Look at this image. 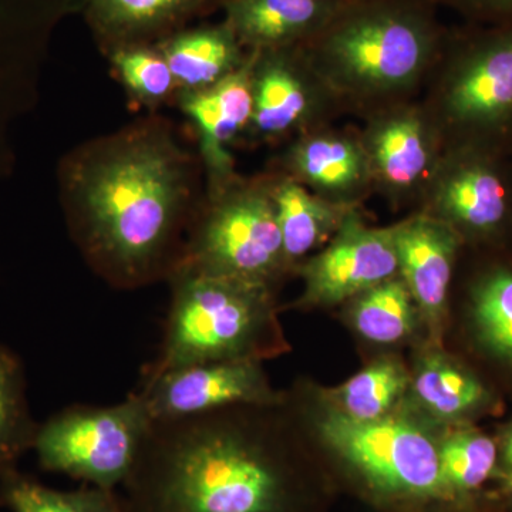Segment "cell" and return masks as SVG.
Returning a JSON list of instances; mask_svg holds the SVG:
<instances>
[{
    "label": "cell",
    "instance_id": "1",
    "mask_svg": "<svg viewBox=\"0 0 512 512\" xmlns=\"http://www.w3.org/2000/svg\"><path fill=\"white\" fill-rule=\"evenodd\" d=\"M56 178L67 232L94 274L119 291L168 281L205 195L200 157L173 121L147 113L90 138Z\"/></svg>",
    "mask_w": 512,
    "mask_h": 512
},
{
    "label": "cell",
    "instance_id": "2",
    "mask_svg": "<svg viewBox=\"0 0 512 512\" xmlns=\"http://www.w3.org/2000/svg\"><path fill=\"white\" fill-rule=\"evenodd\" d=\"M262 407L154 421L123 484V512H284L279 431Z\"/></svg>",
    "mask_w": 512,
    "mask_h": 512
},
{
    "label": "cell",
    "instance_id": "3",
    "mask_svg": "<svg viewBox=\"0 0 512 512\" xmlns=\"http://www.w3.org/2000/svg\"><path fill=\"white\" fill-rule=\"evenodd\" d=\"M434 0H350L305 47L342 109L409 101L439 62L448 32Z\"/></svg>",
    "mask_w": 512,
    "mask_h": 512
},
{
    "label": "cell",
    "instance_id": "4",
    "mask_svg": "<svg viewBox=\"0 0 512 512\" xmlns=\"http://www.w3.org/2000/svg\"><path fill=\"white\" fill-rule=\"evenodd\" d=\"M163 343L143 380L194 363L255 360L284 352L274 288L175 271Z\"/></svg>",
    "mask_w": 512,
    "mask_h": 512
},
{
    "label": "cell",
    "instance_id": "5",
    "mask_svg": "<svg viewBox=\"0 0 512 512\" xmlns=\"http://www.w3.org/2000/svg\"><path fill=\"white\" fill-rule=\"evenodd\" d=\"M424 106L446 146L512 156V22L448 32Z\"/></svg>",
    "mask_w": 512,
    "mask_h": 512
},
{
    "label": "cell",
    "instance_id": "6",
    "mask_svg": "<svg viewBox=\"0 0 512 512\" xmlns=\"http://www.w3.org/2000/svg\"><path fill=\"white\" fill-rule=\"evenodd\" d=\"M175 271L271 288L292 271L272 197L271 171L252 177L238 174L224 187L205 191Z\"/></svg>",
    "mask_w": 512,
    "mask_h": 512
},
{
    "label": "cell",
    "instance_id": "7",
    "mask_svg": "<svg viewBox=\"0 0 512 512\" xmlns=\"http://www.w3.org/2000/svg\"><path fill=\"white\" fill-rule=\"evenodd\" d=\"M153 423L138 393L113 406L74 404L39 424L33 451L42 470L116 491L136 466Z\"/></svg>",
    "mask_w": 512,
    "mask_h": 512
},
{
    "label": "cell",
    "instance_id": "8",
    "mask_svg": "<svg viewBox=\"0 0 512 512\" xmlns=\"http://www.w3.org/2000/svg\"><path fill=\"white\" fill-rule=\"evenodd\" d=\"M420 202V211L446 222L463 241H495L512 225V156L448 144Z\"/></svg>",
    "mask_w": 512,
    "mask_h": 512
},
{
    "label": "cell",
    "instance_id": "9",
    "mask_svg": "<svg viewBox=\"0 0 512 512\" xmlns=\"http://www.w3.org/2000/svg\"><path fill=\"white\" fill-rule=\"evenodd\" d=\"M322 439L375 487L393 494L434 495L441 483L439 444L392 414L357 421L330 409L319 420Z\"/></svg>",
    "mask_w": 512,
    "mask_h": 512
},
{
    "label": "cell",
    "instance_id": "10",
    "mask_svg": "<svg viewBox=\"0 0 512 512\" xmlns=\"http://www.w3.org/2000/svg\"><path fill=\"white\" fill-rule=\"evenodd\" d=\"M251 89V146L288 144L342 111L303 46L251 52Z\"/></svg>",
    "mask_w": 512,
    "mask_h": 512
},
{
    "label": "cell",
    "instance_id": "11",
    "mask_svg": "<svg viewBox=\"0 0 512 512\" xmlns=\"http://www.w3.org/2000/svg\"><path fill=\"white\" fill-rule=\"evenodd\" d=\"M359 136L369 160L373 192L394 205L420 201L446 147L426 106L409 100L373 111Z\"/></svg>",
    "mask_w": 512,
    "mask_h": 512
},
{
    "label": "cell",
    "instance_id": "12",
    "mask_svg": "<svg viewBox=\"0 0 512 512\" xmlns=\"http://www.w3.org/2000/svg\"><path fill=\"white\" fill-rule=\"evenodd\" d=\"M299 272L303 279L302 305L352 301L399 276L394 225L372 227L356 208L335 237L299 265Z\"/></svg>",
    "mask_w": 512,
    "mask_h": 512
},
{
    "label": "cell",
    "instance_id": "13",
    "mask_svg": "<svg viewBox=\"0 0 512 512\" xmlns=\"http://www.w3.org/2000/svg\"><path fill=\"white\" fill-rule=\"evenodd\" d=\"M154 421L181 419L235 406H281L261 362L194 363L143 380L137 392Z\"/></svg>",
    "mask_w": 512,
    "mask_h": 512
},
{
    "label": "cell",
    "instance_id": "14",
    "mask_svg": "<svg viewBox=\"0 0 512 512\" xmlns=\"http://www.w3.org/2000/svg\"><path fill=\"white\" fill-rule=\"evenodd\" d=\"M175 106L188 120L197 141L205 191L224 187L238 175L234 148L247 138L252 120L251 52L227 79L197 92L178 90Z\"/></svg>",
    "mask_w": 512,
    "mask_h": 512
},
{
    "label": "cell",
    "instance_id": "15",
    "mask_svg": "<svg viewBox=\"0 0 512 512\" xmlns=\"http://www.w3.org/2000/svg\"><path fill=\"white\" fill-rule=\"evenodd\" d=\"M272 167L298 181L313 194L359 207L370 192L373 178L359 133L315 128L286 144Z\"/></svg>",
    "mask_w": 512,
    "mask_h": 512
},
{
    "label": "cell",
    "instance_id": "16",
    "mask_svg": "<svg viewBox=\"0 0 512 512\" xmlns=\"http://www.w3.org/2000/svg\"><path fill=\"white\" fill-rule=\"evenodd\" d=\"M399 276L417 311L436 329L446 316L448 292L464 241L446 222L420 211L394 225Z\"/></svg>",
    "mask_w": 512,
    "mask_h": 512
},
{
    "label": "cell",
    "instance_id": "17",
    "mask_svg": "<svg viewBox=\"0 0 512 512\" xmlns=\"http://www.w3.org/2000/svg\"><path fill=\"white\" fill-rule=\"evenodd\" d=\"M224 0H83V15L103 56L116 47L156 45Z\"/></svg>",
    "mask_w": 512,
    "mask_h": 512
},
{
    "label": "cell",
    "instance_id": "18",
    "mask_svg": "<svg viewBox=\"0 0 512 512\" xmlns=\"http://www.w3.org/2000/svg\"><path fill=\"white\" fill-rule=\"evenodd\" d=\"M350 0H224V20L248 50L306 46Z\"/></svg>",
    "mask_w": 512,
    "mask_h": 512
},
{
    "label": "cell",
    "instance_id": "19",
    "mask_svg": "<svg viewBox=\"0 0 512 512\" xmlns=\"http://www.w3.org/2000/svg\"><path fill=\"white\" fill-rule=\"evenodd\" d=\"M178 90L197 92L227 79L244 66L249 52L225 20L187 26L156 43Z\"/></svg>",
    "mask_w": 512,
    "mask_h": 512
},
{
    "label": "cell",
    "instance_id": "20",
    "mask_svg": "<svg viewBox=\"0 0 512 512\" xmlns=\"http://www.w3.org/2000/svg\"><path fill=\"white\" fill-rule=\"evenodd\" d=\"M269 171L285 256L295 269L306 255L325 247L359 207L323 200L276 168Z\"/></svg>",
    "mask_w": 512,
    "mask_h": 512
},
{
    "label": "cell",
    "instance_id": "21",
    "mask_svg": "<svg viewBox=\"0 0 512 512\" xmlns=\"http://www.w3.org/2000/svg\"><path fill=\"white\" fill-rule=\"evenodd\" d=\"M36 80L28 55L0 10V181L15 170L16 131L35 106Z\"/></svg>",
    "mask_w": 512,
    "mask_h": 512
},
{
    "label": "cell",
    "instance_id": "22",
    "mask_svg": "<svg viewBox=\"0 0 512 512\" xmlns=\"http://www.w3.org/2000/svg\"><path fill=\"white\" fill-rule=\"evenodd\" d=\"M39 424L30 410L25 363L0 343V478L18 470L33 450Z\"/></svg>",
    "mask_w": 512,
    "mask_h": 512
},
{
    "label": "cell",
    "instance_id": "23",
    "mask_svg": "<svg viewBox=\"0 0 512 512\" xmlns=\"http://www.w3.org/2000/svg\"><path fill=\"white\" fill-rule=\"evenodd\" d=\"M413 390L421 406L443 420L461 419L476 412L488 399L487 390L477 377L433 352L423 357L417 367Z\"/></svg>",
    "mask_w": 512,
    "mask_h": 512
},
{
    "label": "cell",
    "instance_id": "24",
    "mask_svg": "<svg viewBox=\"0 0 512 512\" xmlns=\"http://www.w3.org/2000/svg\"><path fill=\"white\" fill-rule=\"evenodd\" d=\"M104 57L109 60L114 79L138 109L158 113L164 106L174 104L177 82L157 45L116 47Z\"/></svg>",
    "mask_w": 512,
    "mask_h": 512
},
{
    "label": "cell",
    "instance_id": "25",
    "mask_svg": "<svg viewBox=\"0 0 512 512\" xmlns=\"http://www.w3.org/2000/svg\"><path fill=\"white\" fill-rule=\"evenodd\" d=\"M409 386V376L397 360H376L330 392L332 409L357 421L390 416Z\"/></svg>",
    "mask_w": 512,
    "mask_h": 512
},
{
    "label": "cell",
    "instance_id": "26",
    "mask_svg": "<svg viewBox=\"0 0 512 512\" xmlns=\"http://www.w3.org/2000/svg\"><path fill=\"white\" fill-rule=\"evenodd\" d=\"M352 302L353 326L369 342L392 345L412 335L419 311L400 276L363 292Z\"/></svg>",
    "mask_w": 512,
    "mask_h": 512
},
{
    "label": "cell",
    "instance_id": "27",
    "mask_svg": "<svg viewBox=\"0 0 512 512\" xmlns=\"http://www.w3.org/2000/svg\"><path fill=\"white\" fill-rule=\"evenodd\" d=\"M0 507L10 512H120L116 491L83 487L60 491L13 471L0 478Z\"/></svg>",
    "mask_w": 512,
    "mask_h": 512
},
{
    "label": "cell",
    "instance_id": "28",
    "mask_svg": "<svg viewBox=\"0 0 512 512\" xmlns=\"http://www.w3.org/2000/svg\"><path fill=\"white\" fill-rule=\"evenodd\" d=\"M471 313L484 345L512 362V266L494 265L478 276Z\"/></svg>",
    "mask_w": 512,
    "mask_h": 512
},
{
    "label": "cell",
    "instance_id": "29",
    "mask_svg": "<svg viewBox=\"0 0 512 512\" xmlns=\"http://www.w3.org/2000/svg\"><path fill=\"white\" fill-rule=\"evenodd\" d=\"M439 457L444 488L473 490L494 470L497 447L493 440L477 431H456L440 444Z\"/></svg>",
    "mask_w": 512,
    "mask_h": 512
},
{
    "label": "cell",
    "instance_id": "30",
    "mask_svg": "<svg viewBox=\"0 0 512 512\" xmlns=\"http://www.w3.org/2000/svg\"><path fill=\"white\" fill-rule=\"evenodd\" d=\"M446 3L477 25L512 22V0H434Z\"/></svg>",
    "mask_w": 512,
    "mask_h": 512
},
{
    "label": "cell",
    "instance_id": "31",
    "mask_svg": "<svg viewBox=\"0 0 512 512\" xmlns=\"http://www.w3.org/2000/svg\"><path fill=\"white\" fill-rule=\"evenodd\" d=\"M505 460L512 467V430L505 441Z\"/></svg>",
    "mask_w": 512,
    "mask_h": 512
},
{
    "label": "cell",
    "instance_id": "32",
    "mask_svg": "<svg viewBox=\"0 0 512 512\" xmlns=\"http://www.w3.org/2000/svg\"><path fill=\"white\" fill-rule=\"evenodd\" d=\"M120 512H123V508H121Z\"/></svg>",
    "mask_w": 512,
    "mask_h": 512
}]
</instances>
